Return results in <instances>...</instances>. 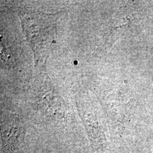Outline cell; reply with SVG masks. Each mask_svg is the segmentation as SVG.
<instances>
[{
	"instance_id": "6da1fadb",
	"label": "cell",
	"mask_w": 153,
	"mask_h": 153,
	"mask_svg": "<svg viewBox=\"0 0 153 153\" xmlns=\"http://www.w3.org/2000/svg\"><path fill=\"white\" fill-rule=\"evenodd\" d=\"M24 143L22 128L18 126L3 129L1 131V150L3 153H20Z\"/></svg>"
},
{
	"instance_id": "7a4b0ae2",
	"label": "cell",
	"mask_w": 153,
	"mask_h": 153,
	"mask_svg": "<svg viewBox=\"0 0 153 153\" xmlns=\"http://www.w3.org/2000/svg\"><path fill=\"white\" fill-rule=\"evenodd\" d=\"M74 64H77V62H76H76H74Z\"/></svg>"
}]
</instances>
